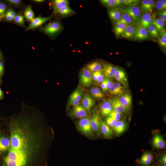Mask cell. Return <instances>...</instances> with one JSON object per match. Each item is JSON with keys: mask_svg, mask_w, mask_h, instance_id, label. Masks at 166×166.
<instances>
[{"mask_svg": "<svg viewBox=\"0 0 166 166\" xmlns=\"http://www.w3.org/2000/svg\"><path fill=\"white\" fill-rule=\"evenodd\" d=\"M4 15L1 16L0 15V22L2 21L3 19Z\"/></svg>", "mask_w": 166, "mask_h": 166, "instance_id": "obj_57", "label": "cell"}, {"mask_svg": "<svg viewBox=\"0 0 166 166\" xmlns=\"http://www.w3.org/2000/svg\"><path fill=\"white\" fill-rule=\"evenodd\" d=\"M80 78L82 84L85 86H88L92 83V76L91 72L85 68L82 71Z\"/></svg>", "mask_w": 166, "mask_h": 166, "instance_id": "obj_11", "label": "cell"}, {"mask_svg": "<svg viewBox=\"0 0 166 166\" xmlns=\"http://www.w3.org/2000/svg\"><path fill=\"white\" fill-rule=\"evenodd\" d=\"M109 116L117 121L120 120L121 118V114L113 110L109 114Z\"/></svg>", "mask_w": 166, "mask_h": 166, "instance_id": "obj_44", "label": "cell"}, {"mask_svg": "<svg viewBox=\"0 0 166 166\" xmlns=\"http://www.w3.org/2000/svg\"><path fill=\"white\" fill-rule=\"evenodd\" d=\"M5 73L3 60H0V75L2 77Z\"/></svg>", "mask_w": 166, "mask_h": 166, "instance_id": "obj_47", "label": "cell"}, {"mask_svg": "<svg viewBox=\"0 0 166 166\" xmlns=\"http://www.w3.org/2000/svg\"><path fill=\"white\" fill-rule=\"evenodd\" d=\"M152 145L156 149H162L165 148V142L162 136L160 134H155L152 139Z\"/></svg>", "mask_w": 166, "mask_h": 166, "instance_id": "obj_14", "label": "cell"}, {"mask_svg": "<svg viewBox=\"0 0 166 166\" xmlns=\"http://www.w3.org/2000/svg\"><path fill=\"white\" fill-rule=\"evenodd\" d=\"M153 156L152 154L149 152L144 153L140 158L139 163L143 166H148L153 161Z\"/></svg>", "mask_w": 166, "mask_h": 166, "instance_id": "obj_18", "label": "cell"}, {"mask_svg": "<svg viewBox=\"0 0 166 166\" xmlns=\"http://www.w3.org/2000/svg\"><path fill=\"white\" fill-rule=\"evenodd\" d=\"M117 70V68L110 64H106L103 65L102 72L106 77L111 78L114 77Z\"/></svg>", "mask_w": 166, "mask_h": 166, "instance_id": "obj_15", "label": "cell"}, {"mask_svg": "<svg viewBox=\"0 0 166 166\" xmlns=\"http://www.w3.org/2000/svg\"><path fill=\"white\" fill-rule=\"evenodd\" d=\"M17 13V12L15 11L12 7L10 6L8 8L5 13L3 20L7 22H13Z\"/></svg>", "mask_w": 166, "mask_h": 166, "instance_id": "obj_26", "label": "cell"}, {"mask_svg": "<svg viewBox=\"0 0 166 166\" xmlns=\"http://www.w3.org/2000/svg\"><path fill=\"white\" fill-rule=\"evenodd\" d=\"M10 140L6 130L0 122V158L7 152L10 145Z\"/></svg>", "mask_w": 166, "mask_h": 166, "instance_id": "obj_3", "label": "cell"}, {"mask_svg": "<svg viewBox=\"0 0 166 166\" xmlns=\"http://www.w3.org/2000/svg\"><path fill=\"white\" fill-rule=\"evenodd\" d=\"M155 5L153 0H143L142 1L140 8L145 13H149L154 9Z\"/></svg>", "mask_w": 166, "mask_h": 166, "instance_id": "obj_22", "label": "cell"}, {"mask_svg": "<svg viewBox=\"0 0 166 166\" xmlns=\"http://www.w3.org/2000/svg\"><path fill=\"white\" fill-rule=\"evenodd\" d=\"M109 101L114 111L121 114L125 111L124 108L120 102L119 99L114 98L110 100Z\"/></svg>", "mask_w": 166, "mask_h": 166, "instance_id": "obj_16", "label": "cell"}, {"mask_svg": "<svg viewBox=\"0 0 166 166\" xmlns=\"http://www.w3.org/2000/svg\"><path fill=\"white\" fill-rule=\"evenodd\" d=\"M82 93L81 88L78 87L71 95L69 100V104L73 106L79 105Z\"/></svg>", "mask_w": 166, "mask_h": 166, "instance_id": "obj_8", "label": "cell"}, {"mask_svg": "<svg viewBox=\"0 0 166 166\" xmlns=\"http://www.w3.org/2000/svg\"><path fill=\"white\" fill-rule=\"evenodd\" d=\"M126 25L122 22L116 23L114 27L115 34L117 36L121 35L123 33Z\"/></svg>", "mask_w": 166, "mask_h": 166, "instance_id": "obj_34", "label": "cell"}, {"mask_svg": "<svg viewBox=\"0 0 166 166\" xmlns=\"http://www.w3.org/2000/svg\"><path fill=\"white\" fill-rule=\"evenodd\" d=\"M8 7L7 4L3 2H0V15H4Z\"/></svg>", "mask_w": 166, "mask_h": 166, "instance_id": "obj_42", "label": "cell"}, {"mask_svg": "<svg viewBox=\"0 0 166 166\" xmlns=\"http://www.w3.org/2000/svg\"><path fill=\"white\" fill-rule=\"evenodd\" d=\"M134 38L138 40H143L148 38L149 36L147 29L138 25L136 26Z\"/></svg>", "mask_w": 166, "mask_h": 166, "instance_id": "obj_13", "label": "cell"}, {"mask_svg": "<svg viewBox=\"0 0 166 166\" xmlns=\"http://www.w3.org/2000/svg\"><path fill=\"white\" fill-rule=\"evenodd\" d=\"M113 110L112 106L109 101H105L101 105V113L104 116L109 115Z\"/></svg>", "mask_w": 166, "mask_h": 166, "instance_id": "obj_30", "label": "cell"}, {"mask_svg": "<svg viewBox=\"0 0 166 166\" xmlns=\"http://www.w3.org/2000/svg\"><path fill=\"white\" fill-rule=\"evenodd\" d=\"M101 131L105 137L109 138L113 135V132L105 122H101Z\"/></svg>", "mask_w": 166, "mask_h": 166, "instance_id": "obj_31", "label": "cell"}, {"mask_svg": "<svg viewBox=\"0 0 166 166\" xmlns=\"http://www.w3.org/2000/svg\"><path fill=\"white\" fill-rule=\"evenodd\" d=\"M70 115L77 118H84L87 115V110L82 105H79L74 106L70 113Z\"/></svg>", "mask_w": 166, "mask_h": 166, "instance_id": "obj_9", "label": "cell"}, {"mask_svg": "<svg viewBox=\"0 0 166 166\" xmlns=\"http://www.w3.org/2000/svg\"><path fill=\"white\" fill-rule=\"evenodd\" d=\"M106 78H105L101 82V88L104 91H106Z\"/></svg>", "mask_w": 166, "mask_h": 166, "instance_id": "obj_52", "label": "cell"}, {"mask_svg": "<svg viewBox=\"0 0 166 166\" xmlns=\"http://www.w3.org/2000/svg\"><path fill=\"white\" fill-rule=\"evenodd\" d=\"M159 17L160 19L163 20L164 22L166 20V11L164 10L158 13Z\"/></svg>", "mask_w": 166, "mask_h": 166, "instance_id": "obj_46", "label": "cell"}, {"mask_svg": "<svg viewBox=\"0 0 166 166\" xmlns=\"http://www.w3.org/2000/svg\"><path fill=\"white\" fill-rule=\"evenodd\" d=\"M6 2L10 5L17 8H21L23 6L22 1L21 0H6Z\"/></svg>", "mask_w": 166, "mask_h": 166, "instance_id": "obj_38", "label": "cell"}, {"mask_svg": "<svg viewBox=\"0 0 166 166\" xmlns=\"http://www.w3.org/2000/svg\"><path fill=\"white\" fill-rule=\"evenodd\" d=\"M159 162L160 165L163 166H166V154L165 153L162 155L160 157Z\"/></svg>", "mask_w": 166, "mask_h": 166, "instance_id": "obj_45", "label": "cell"}, {"mask_svg": "<svg viewBox=\"0 0 166 166\" xmlns=\"http://www.w3.org/2000/svg\"><path fill=\"white\" fill-rule=\"evenodd\" d=\"M118 82L124 86L127 83L126 75L123 70L117 68V71L114 77Z\"/></svg>", "mask_w": 166, "mask_h": 166, "instance_id": "obj_19", "label": "cell"}, {"mask_svg": "<svg viewBox=\"0 0 166 166\" xmlns=\"http://www.w3.org/2000/svg\"><path fill=\"white\" fill-rule=\"evenodd\" d=\"M156 9L160 11L165 10L166 8V1L165 0H159L157 1L155 5Z\"/></svg>", "mask_w": 166, "mask_h": 166, "instance_id": "obj_40", "label": "cell"}, {"mask_svg": "<svg viewBox=\"0 0 166 166\" xmlns=\"http://www.w3.org/2000/svg\"><path fill=\"white\" fill-rule=\"evenodd\" d=\"M132 26H126L124 30L121 35V37L126 38H131L134 37L136 27Z\"/></svg>", "mask_w": 166, "mask_h": 166, "instance_id": "obj_25", "label": "cell"}, {"mask_svg": "<svg viewBox=\"0 0 166 166\" xmlns=\"http://www.w3.org/2000/svg\"><path fill=\"white\" fill-rule=\"evenodd\" d=\"M147 31L148 33L152 36L158 38L159 36L158 31L152 24L149 26L147 28Z\"/></svg>", "mask_w": 166, "mask_h": 166, "instance_id": "obj_39", "label": "cell"}, {"mask_svg": "<svg viewBox=\"0 0 166 166\" xmlns=\"http://www.w3.org/2000/svg\"><path fill=\"white\" fill-rule=\"evenodd\" d=\"M109 90L111 94L117 95L122 94L124 89L121 84L118 82H114L113 83Z\"/></svg>", "mask_w": 166, "mask_h": 166, "instance_id": "obj_20", "label": "cell"}, {"mask_svg": "<svg viewBox=\"0 0 166 166\" xmlns=\"http://www.w3.org/2000/svg\"><path fill=\"white\" fill-rule=\"evenodd\" d=\"M62 26L61 22L55 20L50 22L43 26L39 28L41 32L51 37H53L58 34L62 30Z\"/></svg>", "mask_w": 166, "mask_h": 166, "instance_id": "obj_2", "label": "cell"}, {"mask_svg": "<svg viewBox=\"0 0 166 166\" xmlns=\"http://www.w3.org/2000/svg\"><path fill=\"white\" fill-rule=\"evenodd\" d=\"M79 130L83 133L88 136L93 134L92 129L90 124V120L87 117L81 119L77 123Z\"/></svg>", "mask_w": 166, "mask_h": 166, "instance_id": "obj_4", "label": "cell"}, {"mask_svg": "<svg viewBox=\"0 0 166 166\" xmlns=\"http://www.w3.org/2000/svg\"><path fill=\"white\" fill-rule=\"evenodd\" d=\"M23 14L25 19L29 22H30L35 18L34 13L30 5L26 6L23 12Z\"/></svg>", "mask_w": 166, "mask_h": 166, "instance_id": "obj_29", "label": "cell"}, {"mask_svg": "<svg viewBox=\"0 0 166 166\" xmlns=\"http://www.w3.org/2000/svg\"><path fill=\"white\" fill-rule=\"evenodd\" d=\"M100 2L103 5L108 7L121 6L118 0H101Z\"/></svg>", "mask_w": 166, "mask_h": 166, "instance_id": "obj_35", "label": "cell"}, {"mask_svg": "<svg viewBox=\"0 0 166 166\" xmlns=\"http://www.w3.org/2000/svg\"><path fill=\"white\" fill-rule=\"evenodd\" d=\"M25 18L22 11L17 13L15 16L13 22L14 24L20 26L23 28H26L25 25Z\"/></svg>", "mask_w": 166, "mask_h": 166, "instance_id": "obj_32", "label": "cell"}, {"mask_svg": "<svg viewBox=\"0 0 166 166\" xmlns=\"http://www.w3.org/2000/svg\"><path fill=\"white\" fill-rule=\"evenodd\" d=\"M52 18V16L48 17H42L39 16L35 17L30 22L28 27L26 28V31L30 30H35L40 28L44 23L49 20Z\"/></svg>", "mask_w": 166, "mask_h": 166, "instance_id": "obj_6", "label": "cell"}, {"mask_svg": "<svg viewBox=\"0 0 166 166\" xmlns=\"http://www.w3.org/2000/svg\"><path fill=\"white\" fill-rule=\"evenodd\" d=\"M121 11L128 15L136 22H138L142 15L139 7L135 5L124 8Z\"/></svg>", "mask_w": 166, "mask_h": 166, "instance_id": "obj_5", "label": "cell"}, {"mask_svg": "<svg viewBox=\"0 0 166 166\" xmlns=\"http://www.w3.org/2000/svg\"><path fill=\"white\" fill-rule=\"evenodd\" d=\"M127 126V123L124 121L119 120L117 121L115 125L113 128L116 133L119 135L125 131Z\"/></svg>", "mask_w": 166, "mask_h": 166, "instance_id": "obj_27", "label": "cell"}, {"mask_svg": "<svg viewBox=\"0 0 166 166\" xmlns=\"http://www.w3.org/2000/svg\"><path fill=\"white\" fill-rule=\"evenodd\" d=\"M53 13L55 15L63 17L73 14L75 13V12L69 6H67L57 11L53 12Z\"/></svg>", "mask_w": 166, "mask_h": 166, "instance_id": "obj_21", "label": "cell"}, {"mask_svg": "<svg viewBox=\"0 0 166 166\" xmlns=\"http://www.w3.org/2000/svg\"><path fill=\"white\" fill-rule=\"evenodd\" d=\"M158 41L159 44L161 46L164 48L166 47V39L161 38L159 39Z\"/></svg>", "mask_w": 166, "mask_h": 166, "instance_id": "obj_49", "label": "cell"}, {"mask_svg": "<svg viewBox=\"0 0 166 166\" xmlns=\"http://www.w3.org/2000/svg\"><path fill=\"white\" fill-rule=\"evenodd\" d=\"M85 68L90 72H94L101 70L102 65L100 62L95 61L88 64Z\"/></svg>", "mask_w": 166, "mask_h": 166, "instance_id": "obj_33", "label": "cell"}, {"mask_svg": "<svg viewBox=\"0 0 166 166\" xmlns=\"http://www.w3.org/2000/svg\"><path fill=\"white\" fill-rule=\"evenodd\" d=\"M154 18L150 13H146L142 14L138 22L139 25L147 29L148 27L152 24Z\"/></svg>", "mask_w": 166, "mask_h": 166, "instance_id": "obj_10", "label": "cell"}, {"mask_svg": "<svg viewBox=\"0 0 166 166\" xmlns=\"http://www.w3.org/2000/svg\"><path fill=\"white\" fill-rule=\"evenodd\" d=\"M121 6L122 5L134 6L138 4L139 0H118Z\"/></svg>", "mask_w": 166, "mask_h": 166, "instance_id": "obj_41", "label": "cell"}, {"mask_svg": "<svg viewBox=\"0 0 166 166\" xmlns=\"http://www.w3.org/2000/svg\"><path fill=\"white\" fill-rule=\"evenodd\" d=\"M101 71V70L93 72L92 74V78L95 81H97V77Z\"/></svg>", "mask_w": 166, "mask_h": 166, "instance_id": "obj_51", "label": "cell"}, {"mask_svg": "<svg viewBox=\"0 0 166 166\" xmlns=\"http://www.w3.org/2000/svg\"><path fill=\"white\" fill-rule=\"evenodd\" d=\"M4 98L3 92L0 86V100H2Z\"/></svg>", "mask_w": 166, "mask_h": 166, "instance_id": "obj_54", "label": "cell"}, {"mask_svg": "<svg viewBox=\"0 0 166 166\" xmlns=\"http://www.w3.org/2000/svg\"><path fill=\"white\" fill-rule=\"evenodd\" d=\"M121 12V18L117 23L122 22L126 26H135L136 24V22L128 15L122 11Z\"/></svg>", "mask_w": 166, "mask_h": 166, "instance_id": "obj_28", "label": "cell"}, {"mask_svg": "<svg viewBox=\"0 0 166 166\" xmlns=\"http://www.w3.org/2000/svg\"><path fill=\"white\" fill-rule=\"evenodd\" d=\"M158 166H162V165H161L160 164V165H159Z\"/></svg>", "mask_w": 166, "mask_h": 166, "instance_id": "obj_59", "label": "cell"}, {"mask_svg": "<svg viewBox=\"0 0 166 166\" xmlns=\"http://www.w3.org/2000/svg\"><path fill=\"white\" fill-rule=\"evenodd\" d=\"M104 79V75L102 71H101L97 77V81L99 83H101Z\"/></svg>", "mask_w": 166, "mask_h": 166, "instance_id": "obj_50", "label": "cell"}, {"mask_svg": "<svg viewBox=\"0 0 166 166\" xmlns=\"http://www.w3.org/2000/svg\"><path fill=\"white\" fill-rule=\"evenodd\" d=\"M33 2L37 3H40L43 2L45 1L44 0H32Z\"/></svg>", "mask_w": 166, "mask_h": 166, "instance_id": "obj_55", "label": "cell"}, {"mask_svg": "<svg viewBox=\"0 0 166 166\" xmlns=\"http://www.w3.org/2000/svg\"><path fill=\"white\" fill-rule=\"evenodd\" d=\"M160 33V35L161 38H162L165 39H166V31L164 30H163L159 31Z\"/></svg>", "mask_w": 166, "mask_h": 166, "instance_id": "obj_53", "label": "cell"}, {"mask_svg": "<svg viewBox=\"0 0 166 166\" xmlns=\"http://www.w3.org/2000/svg\"><path fill=\"white\" fill-rule=\"evenodd\" d=\"M100 118L98 114L95 112L93 113L92 118L90 120V124L92 129L98 135L101 134Z\"/></svg>", "mask_w": 166, "mask_h": 166, "instance_id": "obj_7", "label": "cell"}, {"mask_svg": "<svg viewBox=\"0 0 166 166\" xmlns=\"http://www.w3.org/2000/svg\"><path fill=\"white\" fill-rule=\"evenodd\" d=\"M106 91L109 90L113 83L112 80L109 78H106Z\"/></svg>", "mask_w": 166, "mask_h": 166, "instance_id": "obj_48", "label": "cell"}, {"mask_svg": "<svg viewBox=\"0 0 166 166\" xmlns=\"http://www.w3.org/2000/svg\"><path fill=\"white\" fill-rule=\"evenodd\" d=\"M2 76L0 75V86L2 83Z\"/></svg>", "mask_w": 166, "mask_h": 166, "instance_id": "obj_58", "label": "cell"}, {"mask_svg": "<svg viewBox=\"0 0 166 166\" xmlns=\"http://www.w3.org/2000/svg\"><path fill=\"white\" fill-rule=\"evenodd\" d=\"M82 103L84 107L86 110L89 111L92 107L94 105V101L89 95H85L82 98Z\"/></svg>", "mask_w": 166, "mask_h": 166, "instance_id": "obj_23", "label": "cell"}, {"mask_svg": "<svg viewBox=\"0 0 166 166\" xmlns=\"http://www.w3.org/2000/svg\"><path fill=\"white\" fill-rule=\"evenodd\" d=\"M109 15L112 20L117 23L120 21L121 17V11L115 8H111L108 10Z\"/></svg>", "mask_w": 166, "mask_h": 166, "instance_id": "obj_17", "label": "cell"}, {"mask_svg": "<svg viewBox=\"0 0 166 166\" xmlns=\"http://www.w3.org/2000/svg\"><path fill=\"white\" fill-rule=\"evenodd\" d=\"M69 5V2L67 0H54L52 1L51 6L54 12Z\"/></svg>", "mask_w": 166, "mask_h": 166, "instance_id": "obj_24", "label": "cell"}, {"mask_svg": "<svg viewBox=\"0 0 166 166\" xmlns=\"http://www.w3.org/2000/svg\"><path fill=\"white\" fill-rule=\"evenodd\" d=\"M0 122L7 132L10 145L0 158L1 166H46L47 133L41 113L23 104L20 111Z\"/></svg>", "mask_w": 166, "mask_h": 166, "instance_id": "obj_1", "label": "cell"}, {"mask_svg": "<svg viewBox=\"0 0 166 166\" xmlns=\"http://www.w3.org/2000/svg\"><path fill=\"white\" fill-rule=\"evenodd\" d=\"M117 121L109 116L105 119V123L108 126L112 127V128L115 125Z\"/></svg>", "mask_w": 166, "mask_h": 166, "instance_id": "obj_43", "label": "cell"}, {"mask_svg": "<svg viewBox=\"0 0 166 166\" xmlns=\"http://www.w3.org/2000/svg\"><path fill=\"white\" fill-rule=\"evenodd\" d=\"M152 24L159 31L164 30V22L160 18H154L152 21Z\"/></svg>", "mask_w": 166, "mask_h": 166, "instance_id": "obj_36", "label": "cell"}, {"mask_svg": "<svg viewBox=\"0 0 166 166\" xmlns=\"http://www.w3.org/2000/svg\"><path fill=\"white\" fill-rule=\"evenodd\" d=\"M4 57L0 49V60H3Z\"/></svg>", "mask_w": 166, "mask_h": 166, "instance_id": "obj_56", "label": "cell"}, {"mask_svg": "<svg viewBox=\"0 0 166 166\" xmlns=\"http://www.w3.org/2000/svg\"><path fill=\"white\" fill-rule=\"evenodd\" d=\"M119 100L125 110H130L132 106V98L130 94L128 93L123 94Z\"/></svg>", "mask_w": 166, "mask_h": 166, "instance_id": "obj_12", "label": "cell"}, {"mask_svg": "<svg viewBox=\"0 0 166 166\" xmlns=\"http://www.w3.org/2000/svg\"><path fill=\"white\" fill-rule=\"evenodd\" d=\"M90 91L91 94L96 98L101 99L104 97V95L102 92L97 87H93L91 89Z\"/></svg>", "mask_w": 166, "mask_h": 166, "instance_id": "obj_37", "label": "cell"}]
</instances>
